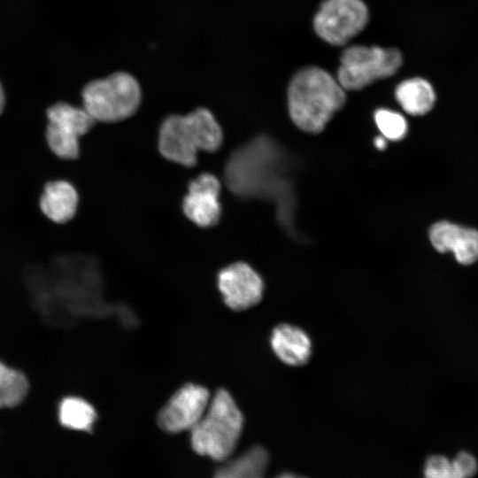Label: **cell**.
<instances>
[{
  "label": "cell",
  "instance_id": "1",
  "mask_svg": "<svg viewBox=\"0 0 478 478\" xmlns=\"http://www.w3.org/2000/svg\"><path fill=\"white\" fill-rule=\"evenodd\" d=\"M344 89L327 71L306 66L297 72L288 88V108L301 130L321 132L346 99Z\"/></svg>",
  "mask_w": 478,
  "mask_h": 478
},
{
  "label": "cell",
  "instance_id": "2",
  "mask_svg": "<svg viewBox=\"0 0 478 478\" xmlns=\"http://www.w3.org/2000/svg\"><path fill=\"white\" fill-rule=\"evenodd\" d=\"M223 142V133L212 113L198 108L187 115H170L159 128L158 149L167 159L192 166L198 150L216 151Z\"/></svg>",
  "mask_w": 478,
  "mask_h": 478
},
{
  "label": "cell",
  "instance_id": "3",
  "mask_svg": "<svg viewBox=\"0 0 478 478\" xmlns=\"http://www.w3.org/2000/svg\"><path fill=\"white\" fill-rule=\"evenodd\" d=\"M243 428V416L230 393L219 389L200 420L190 430L194 451L224 461L234 451Z\"/></svg>",
  "mask_w": 478,
  "mask_h": 478
},
{
  "label": "cell",
  "instance_id": "4",
  "mask_svg": "<svg viewBox=\"0 0 478 478\" xmlns=\"http://www.w3.org/2000/svg\"><path fill=\"white\" fill-rule=\"evenodd\" d=\"M81 96L83 108L95 120L116 122L136 112L141 89L132 75L120 72L88 83Z\"/></svg>",
  "mask_w": 478,
  "mask_h": 478
},
{
  "label": "cell",
  "instance_id": "5",
  "mask_svg": "<svg viewBox=\"0 0 478 478\" xmlns=\"http://www.w3.org/2000/svg\"><path fill=\"white\" fill-rule=\"evenodd\" d=\"M401 52L379 46H351L343 50L337 81L347 90H357L393 75L402 65Z\"/></svg>",
  "mask_w": 478,
  "mask_h": 478
},
{
  "label": "cell",
  "instance_id": "6",
  "mask_svg": "<svg viewBox=\"0 0 478 478\" xmlns=\"http://www.w3.org/2000/svg\"><path fill=\"white\" fill-rule=\"evenodd\" d=\"M46 142L58 158L73 159L79 156V138L94 125L95 120L84 109L58 102L46 112Z\"/></svg>",
  "mask_w": 478,
  "mask_h": 478
},
{
  "label": "cell",
  "instance_id": "7",
  "mask_svg": "<svg viewBox=\"0 0 478 478\" xmlns=\"http://www.w3.org/2000/svg\"><path fill=\"white\" fill-rule=\"evenodd\" d=\"M368 21L362 0H325L318 10L313 27L316 34L333 45H343L357 35Z\"/></svg>",
  "mask_w": 478,
  "mask_h": 478
},
{
  "label": "cell",
  "instance_id": "8",
  "mask_svg": "<svg viewBox=\"0 0 478 478\" xmlns=\"http://www.w3.org/2000/svg\"><path fill=\"white\" fill-rule=\"evenodd\" d=\"M211 395L201 385L186 384L167 401L158 414L159 427L169 433L191 430L205 412Z\"/></svg>",
  "mask_w": 478,
  "mask_h": 478
},
{
  "label": "cell",
  "instance_id": "9",
  "mask_svg": "<svg viewBox=\"0 0 478 478\" xmlns=\"http://www.w3.org/2000/svg\"><path fill=\"white\" fill-rule=\"evenodd\" d=\"M218 287L224 303L234 311H243L257 305L263 297L264 281L248 264L235 262L220 270Z\"/></svg>",
  "mask_w": 478,
  "mask_h": 478
},
{
  "label": "cell",
  "instance_id": "10",
  "mask_svg": "<svg viewBox=\"0 0 478 478\" xmlns=\"http://www.w3.org/2000/svg\"><path fill=\"white\" fill-rule=\"evenodd\" d=\"M220 191V183L217 177L208 173L200 174L189 184L182 203L185 215L199 227L214 226L221 213Z\"/></svg>",
  "mask_w": 478,
  "mask_h": 478
},
{
  "label": "cell",
  "instance_id": "11",
  "mask_svg": "<svg viewBox=\"0 0 478 478\" xmlns=\"http://www.w3.org/2000/svg\"><path fill=\"white\" fill-rule=\"evenodd\" d=\"M429 238L439 252H453L457 261L471 265L478 260V231L449 221H438L431 226Z\"/></svg>",
  "mask_w": 478,
  "mask_h": 478
},
{
  "label": "cell",
  "instance_id": "12",
  "mask_svg": "<svg viewBox=\"0 0 478 478\" xmlns=\"http://www.w3.org/2000/svg\"><path fill=\"white\" fill-rule=\"evenodd\" d=\"M270 345L276 357L289 366H302L312 354V343L308 335L290 324H281L274 328Z\"/></svg>",
  "mask_w": 478,
  "mask_h": 478
},
{
  "label": "cell",
  "instance_id": "13",
  "mask_svg": "<svg viewBox=\"0 0 478 478\" xmlns=\"http://www.w3.org/2000/svg\"><path fill=\"white\" fill-rule=\"evenodd\" d=\"M78 193L66 181H53L45 184L40 197L42 212L51 221L62 224L74 216L78 206Z\"/></svg>",
  "mask_w": 478,
  "mask_h": 478
},
{
  "label": "cell",
  "instance_id": "14",
  "mask_svg": "<svg viewBox=\"0 0 478 478\" xmlns=\"http://www.w3.org/2000/svg\"><path fill=\"white\" fill-rule=\"evenodd\" d=\"M395 97L403 110L413 116L428 113L436 102L432 85L420 77L400 82L395 89Z\"/></svg>",
  "mask_w": 478,
  "mask_h": 478
},
{
  "label": "cell",
  "instance_id": "15",
  "mask_svg": "<svg viewBox=\"0 0 478 478\" xmlns=\"http://www.w3.org/2000/svg\"><path fill=\"white\" fill-rule=\"evenodd\" d=\"M268 461L267 451L261 446H254L226 462L213 478H264Z\"/></svg>",
  "mask_w": 478,
  "mask_h": 478
},
{
  "label": "cell",
  "instance_id": "16",
  "mask_svg": "<svg viewBox=\"0 0 478 478\" xmlns=\"http://www.w3.org/2000/svg\"><path fill=\"white\" fill-rule=\"evenodd\" d=\"M478 469V464L468 452H459L452 459L433 455L425 462L424 478H471Z\"/></svg>",
  "mask_w": 478,
  "mask_h": 478
},
{
  "label": "cell",
  "instance_id": "17",
  "mask_svg": "<svg viewBox=\"0 0 478 478\" xmlns=\"http://www.w3.org/2000/svg\"><path fill=\"white\" fill-rule=\"evenodd\" d=\"M96 413L94 407L78 397H66L58 405V420L62 426L89 431L95 423Z\"/></svg>",
  "mask_w": 478,
  "mask_h": 478
},
{
  "label": "cell",
  "instance_id": "18",
  "mask_svg": "<svg viewBox=\"0 0 478 478\" xmlns=\"http://www.w3.org/2000/svg\"><path fill=\"white\" fill-rule=\"evenodd\" d=\"M29 390L26 374L0 360V408H12L21 404Z\"/></svg>",
  "mask_w": 478,
  "mask_h": 478
},
{
  "label": "cell",
  "instance_id": "19",
  "mask_svg": "<svg viewBox=\"0 0 478 478\" xmlns=\"http://www.w3.org/2000/svg\"><path fill=\"white\" fill-rule=\"evenodd\" d=\"M374 121L382 136L391 141H399L407 132V123L400 113L381 108L374 112Z\"/></svg>",
  "mask_w": 478,
  "mask_h": 478
},
{
  "label": "cell",
  "instance_id": "20",
  "mask_svg": "<svg viewBox=\"0 0 478 478\" xmlns=\"http://www.w3.org/2000/svg\"><path fill=\"white\" fill-rule=\"evenodd\" d=\"M374 143L378 150H383L387 145L386 138L384 136H377Z\"/></svg>",
  "mask_w": 478,
  "mask_h": 478
},
{
  "label": "cell",
  "instance_id": "21",
  "mask_svg": "<svg viewBox=\"0 0 478 478\" xmlns=\"http://www.w3.org/2000/svg\"><path fill=\"white\" fill-rule=\"evenodd\" d=\"M5 106V95L3 89V86L0 82V116L3 113Z\"/></svg>",
  "mask_w": 478,
  "mask_h": 478
},
{
  "label": "cell",
  "instance_id": "22",
  "mask_svg": "<svg viewBox=\"0 0 478 478\" xmlns=\"http://www.w3.org/2000/svg\"><path fill=\"white\" fill-rule=\"evenodd\" d=\"M276 478H306V477H303V476L297 475V474H290V473H285V474H280Z\"/></svg>",
  "mask_w": 478,
  "mask_h": 478
}]
</instances>
